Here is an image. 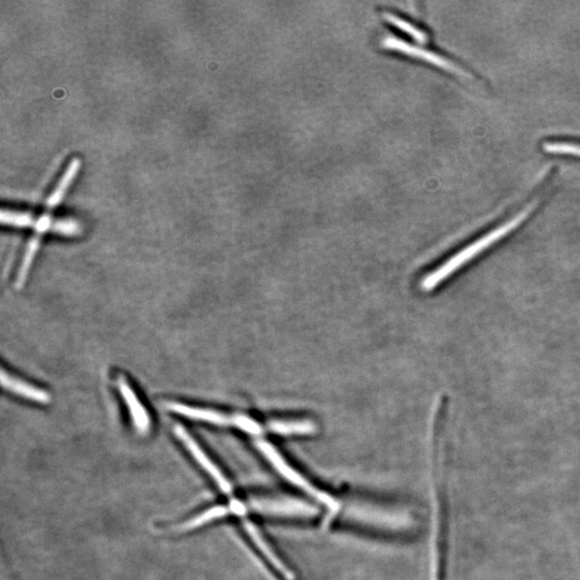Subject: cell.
Returning a JSON list of instances; mask_svg holds the SVG:
<instances>
[{
    "label": "cell",
    "mask_w": 580,
    "mask_h": 580,
    "mask_svg": "<svg viewBox=\"0 0 580 580\" xmlns=\"http://www.w3.org/2000/svg\"><path fill=\"white\" fill-rule=\"evenodd\" d=\"M535 207L536 202L531 203L530 206L519 212L509 222L504 223L502 226L496 229H493L492 231L488 232L487 235L477 239L473 243L466 246V248L455 254L453 257L449 258L440 268L427 275L422 283L423 289L427 290V292H430V290L437 287L447 278L451 277L454 272L458 271L462 266L470 263L472 259L482 254L484 251L490 248V246L496 244L507 235H510L513 230H515L528 219Z\"/></svg>",
    "instance_id": "cell-1"
},
{
    "label": "cell",
    "mask_w": 580,
    "mask_h": 580,
    "mask_svg": "<svg viewBox=\"0 0 580 580\" xmlns=\"http://www.w3.org/2000/svg\"><path fill=\"white\" fill-rule=\"evenodd\" d=\"M256 446L259 451L273 464V467L277 469L290 483L307 492L312 498L321 502L332 513H339L341 511L340 503L328 493L315 488L310 482L306 480L303 476L297 473L293 468H290L287 462L282 458L277 449H275L270 443L259 440L256 442Z\"/></svg>",
    "instance_id": "cell-2"
},
{
    "label": "cell",
    "mask_w": 580,
    "mask_h": 580,
    "mask_svg": "<svg viewBox=\"0 0 580 580\" xmlns=\"http://www.w3.org/2000/svg\"><path fill=\"white\" fill-rule=\"evenodd\" d=\"M345 515L347 518L364 522V524L385 529L401 530L412 525V519L408 515L365 504L347 506Z\"/></svg>",
    "instance_id": "cell-3"
},
{
    "label": "cell",
    "mask_w": 580,
    "mask_h": 580,
    "mask_svg": "<svg viewBox=\"0 0 580 580\" xmlns=\"http://www.w3.org/2000/svg\"><path fill=\"white\" fill-rule=\"evenodd\" d=\"M246 510L272 516L313 517L316 507L296 499H254L245 504Z\"/></svg>",
    "instance_id": "cell-4"
},
{
    "label": "cell",
    "mask_w": 580,
    "mask_h": 580,
    "mask_svg": "<svg viewBox=\"0 0 580 580\" xmlns=\"http://www.w3.org/2000/svg\"><path fill=\"white\" fill-rule=\"evenodd\" d=\"M382 46L385 49L397 51L398 53L418 58V60H422L431 65L440 67L448 72H451V74L464 78H470L468 72L464 71L462 68L447 60V58L441 56L440 54H435L432 51L426 50L422 47L410 45V43L400 40L399 38L386 37L382 41Z\"/></svg>",
    "instance_id": "cell-5"
},
{
    "label": "cell",
    "mask_w": 580,
    "mask_h": 580,
    "mask_svg": "<svg viewBox=\"0 0 580 580\" xmlns=\"http://www.w3.org/2000/svg\"><path fill=\"white\" fill-rule=\"evenodd\" d=\"M174 433H176L178 439L185 445L187 451L190 452L194 459L200 464V467L205 470L211 477L212 480L221 488L225 493H230L231 485L228 482L222 471L216 467V464L202 451V448L198 445L195 439L186 429L177 425L174 428Z\"/></svg>",
    "instance_id": "cell-6"
},
{
    "label": "cell",
    "mask_w": 580,
    "mask_h": 580,
    "mask_svg": "<svg viewBox=\"0 0 580 580\" xmlns=\"http://www.w3.org/2000/svg\"><path fill=\"white\" fill-rule=\"evenodd\" d=\"M167 409L187 418L201 420V422L213 425L238 426V415L228 416L213 410L193 408V406H187L177 402L168 403Z\"/></svg>",
    "instance_id": "cell-7"
},
{
    "label": "cell",
    "mask_w": 580,
    "mask_h": 580,
    "mask_svg": "<svg viewBox=\"0 0 580 580\" xmlns=\"http://www.w3.org/2000/svg\"><path fill=\"white\" fill-rule=\"evenodd\" d=\"M118 387L128 406L130 416H132L134 425L138 432L141 434L149 433L151 429V418L147 410L144 409V406L134 393L132 387H130L125 380V377H118Z\"/></svg>",
    "instance_id": "cell-8"
},
{
    "label": "cell",
    "mask_w": 580,
    "mask_h": 580,
    "mask_svg": "<svg viewBox=\"0 0 580 580\" xmlns=\"http://www.w3.org/2000/svg\"><path fill=\"white\" fill-rule=\"evenodd\" d=\"M0 379H2V385L5 389L26 399L43 404L49 403L51 400L47 391L14 379V377L8 374L5 370H2V377H0Z\"/></svg>",
    "instance_id": "cell-9"
},
{
    "label": "cell",
    "mask_w": 580,
    "mask_h": 580,
    "mask_svg": "<svg viewBox=\"0 0 580 580\" xmlns=\"http://www.w3.org/2000/svg\"><path fill=\"white\" fill-rule=\"evenodd\" d=\"M244 528L251 536V539L255 545L261 551V554H263L268 559V561L273 565L274 569H277L278 572H280L287 580H295L294 573L290 572L279 559V557L273 553L271 547L264 540L263 536H261L258 529L249 521L244 522Z\"/></svg>",
    "instance_id": "cell-10"
},
{
    "label": "cell",
    "mask_w": 580,
    "mask_h": 580,
    "mask_svg": "<svg viewBox=\"0 0 580 580\" xmlns=\"http://www.w3.org/2000/svg\"><path fill=\"white\" fill-rule=\"evenodd\" d=\"M81 169V161L79 158H74L70 162L69 166L67 167L65 173L60 182H58L57 186L55 187L54 192L48 198L47 206L49 209H54L64 199L67 190L72 182H74L77 174Z\"/></svg>",
    "instance_id": "cell-11"
},
{
    "label": "cell",
    "mask_w": 580,
    "mask_h": 580,
    "mask_svg": "<svg viewBox=\"0 0 580 580\" xmlns=\"http://www.w3.org/2000/svg\"><path fill=\"white\" fill-rule=\"evenodd\" d=\"M232 513L230 506H214L211 509L199 514L198 516L187 520L182 526H180V531H191L198 529L202 526L209 524V522L216 519L223 518L228 514Z\"/></svg>",
    "instance_id": "cell-12"
},
{
    "label": "cell",
    "mask_w": 580,
    "mask_h": 580,
    "mask_svg": "<svg viewBox=\"0 0 580 580\" xmlns=\"http://www.w3.org/2000/svg\"><path fill=\"white\" fill-rule=\"evenodd\" d=\"M268 428L274 433L283 435H306L312 434L316 430L315 425L308 422V420L307 422H280V420H277V422H271Z\"/></svg>",
    "instance_id": "cell-13"
},
{
    "label": "cell",
    "mask_w": 580,
    "mask_h": 580,
    "mask_svg": "<svg viewBox=\"0 0 580 580\" xmlns=\"http://www.w3.org/2000/svg\"><path fill=\"white\" fill-rule=\"evenodd\" d=\"M384 19L388 21L390 24L395 25L401 32L408 34L413 37L418 42H426L428 40V36L423 31H420L419 28L412 25L410 22L405 21L399 17L393 16V14L385 13Z\"/></svg>",
    "instance_id": "cell-14"
},
{
    "label": "cell",
    "mask_w": 580,
    "mask_h": 580,
    "mask_svg": "<svg viewBox=\"0 0 580 580\" xmlns=\"http://www.w3.org/2000/svg\"><path fill=\"white\" fill-rule=\"evenodd\" d=\"M40 245V237H34L31 241H29L27 245V249L24 255L23 263L18 275L17 280V288H21L27 278V273L29 268H31L33 264V260L38 252Z\"/></svg>",
    "instance_id": "cell-15"
},
{
    "label": "cell",
    "mask_w": 580,
    "mask_h": 580,
    "mask_svg": "<svg viewBox=\"0 0 580 580\" xmlns=\"http://www.w3.org/2000/svg\"><path fill=\"white\" fill-rule=\"evenodd\" d=\"M543 150L549 154H560L580 157V144L563 141H547Z\"/></svg>",
    "instance_id": "cell-16"
},
{
    "label": "cell",
    "mask_w": 580,
    "mask_h": 580,
    "mask_svg": "<svg viewBox=\"0 0 580 580\" xmlns=\"http://www.w3.org/2000/svg\"><path fill=\"white\" fill-rule=\"evenodd\" d=\"M0 221H2L4 225L20 228L31 226L35 227L36 224L31 214L6 210L2 211V214H0Z\"/></svg>",
    "instance_id": "cell-17"
},
{
    "label": "cell",
    "mask_w": 580,
    "mask_h": 580,
    "mask_svg": "<svg viewBox=\"0 0 580 580\" xmlns=\"http://www.w3.org/2000/svg\"><path fill=\"white\" fill-rule=\"evenodd\" d=\"M51 230L64 236H77L81 232V226L74 220H60L53 222Z\"/></svg>",
    "instance_id": "cell-18"
},
{
    "label": "cell",
    "mask_w": 580,
    "mask_h": 580,
    "mask_svg": "<svg viewBox=\"0 0 580 580\" xmlns=\"http://www.w3.org/2000/svg\"><path fill=\"white\" fill-rule=\"evenodd\" d=\"M53 221L50 215H43L40 219L36 222L35 228L38 234H42V232H46L49 229H52Z\"/></svg>",
    "instance_id": "cell-19"
}]
</instances>
